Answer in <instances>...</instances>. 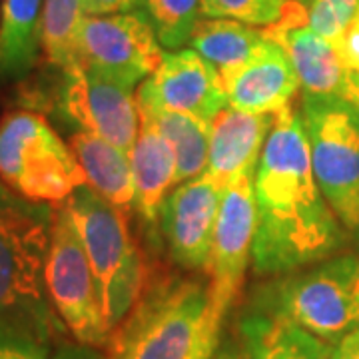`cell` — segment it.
Returning <instances> with one entry per match:
<instances>
[{
	"label": "cell",
	"instance_id": "25",
	"mask_svg": "<svg viewBox=\"0 0 359 359\" xmlns=\"http://www.w3.org/2000/svg\"><path fill=\"white\" fill-rule=\"evenodd\" d=\"M287 4L290 0H200V16L268 28L282 18Z\"/></svg>",
	"mask_w": 359,
	"mask_h": 359
},
{
	"label": "cell",
	"instance_id": "24",
	"mask_svg": "<svg viewBox=\"0 0 359 359\" xmlns=\"http://www.w3.org/2000/svg\"><path fill=\"white\" fill-rule=\"evenodd\" d=\"M144 11L164 50H180L190 44L200 18V0H144Z\"/></svg>",
	"mask_w": 359,
	"mask_h": 359
},
{
	"label": "cell",
	"instance_id": "2",
	"mask_svg": "<svg viewBox=\"0 0 359 359\" xmlns=\"http://www.w3.org/2000/svg\"><path fill=\"white\" fill-rule=\"evenodd\" d=\"M56 205L32 202L0 180V339L68 341L46 290Z\"/></svg>",
	"mask_w": 359,
	"mask_h": 359
},
{
	"label": "cell",
	"instance_id": "7",
	"mask_svg": "<svg viewBox=\"0 0 359 359\" xmlns=\"http://www.w3.org/2000/svg\"><path fill=\"white\" fill-rule=\"evenodd\" d=\"M313 176L335 216L359 226V108L341 96L304 94L299 106Z\"/></svg>",
	"mask_w": 359,
	"mask_h": 359
},
{
	"label": "cell",
	"instance_id": "31",
	"mask_svg": "<svg viewBox=\"0 0 359 359\" xmlns=\"http://www.w3.org/2000/svg\"><path fill=\"white\" fill-rule=\"evenodd\" d=\"M332 359H359V330L332 347Z\"/></svg>",
	"mask_w": 359,
	"mask_h": 359
},
{
	"label": "cell",
	"instance_id": "28",
	"mask_svg": "<svg viewBox=\"0 0 359 359\" xmlns=\"http://www.w3.org/2000/svg\"><path fill=\"white\" fill-rule=\"evenodd\" d=\"M335 52L339 56V62L346 70H359V14L353 22L347 26L346 32L334 44Z\"/></svg>",
	"mask_w": 359,
	"mask_h": 359
},
{
	"label": "cell",
	"instance_id": "23",
	"mask_svg": "<svg viewBox=\"0 0 359 359\" xmlns=\"http://www.w3.org/2000/svg\"><path fill=\"white\" fill-rule=\"evenodd\" d=\"M84 16V0H44L42 54L52 68L76 62V34Z\"/></svg>",
	"mask_w": 359,
	"mask_h": 359
},
{
	"label": "cell",
	"instance_id": "11",
	"mask_svg": "<svg viewBox=\"0 0 359 359\" xmlns=\"http://www.w3.org/2000/svg\"><path fill=\"white\" fill-rule=\"evenodd\" d=\"M256 170L245 172L226 186L210 256L204 268V276L212 285L216 302L226 311H230L231 304L238 297L245 269L252 266V248L256 231Z\"/></svg>",
	"mask_w": 359,
	"mask_h": 359
},
{
	"label": "cell",
	"instance_id": "21",
	"mask_svg": "<svg viewBox=\"0 0 359 359\" xmlns=\"http://www.w3.org/2000/svg\"><path fill=\"white\" fill-rule=\"evenodd\" d=\"M266 40L262 28L230 18L200 16L194 26L190 48L204 56L219 72V76L248 62L259 44Z\"/></svg>",
	"mask_w": 359,
	"mask_h": 359
},
{
	"label": "cell",
	"instance_id": "34",
	"mask_svg": "<svg viewBox=\"0 0 359 359\" xmlns=\"http://www.w3.org/2000/svg\"><path fill=\"white\" fill-rule=\"evenodd\" d=\"M297 2H302V4H306V6L309 4V0H297Z\"/></svg>",
	"mask_w": 359,
	"mask_h": 359
},
{
	"label": "cell",
	"instance_id": "27",
	"mask_svg": "<svg viewBox=\"0 0 359 359\" xmlns=\"http://www.w3.org/2000/svg\"><path fill=\"white\" fill-rule=\"evenodd\" d=\"M50 346L26 339H0V359H50Z\"/></svg>",
	"mask_w": 359,
	"mask_h": 359
},
{
	"label": "cell",
	"instance_id": "30",
	"mask_svg": "<svg viewBox=\"0 0 359 359\" xmlns=\"http://www.w3.org/2000/svg\"><path fill=\"white\" fill-rule=\"evenodd\" d=\"M50 359H110L108 353L102 351V347L86 346L80 341H65L60 346H56Z\"/></svg>",
	"mask_w": 359,
	"mask_h": 359
},
{
	"label": "cell",
	"instance_id": "10",
	"mask_svg": "<svg viewBox=\"0 0 359 359\" xmlns=\"http://www.w3.org/2000/svg\"><path fill=\"white\" fill-rule=\"evenodd\" d=\"M164 58L144 8L132 13L84 16L76 34V62L136 88Z\"/></svg>",
	"mask_w": 359,
	"mask_h": 359
},
{
	"label": "cell",
	"instance_id": "32",
	"mask_svg": "<svg viewBox=\"0 0 359 359\" xmlns=\"http://www.w3.org/2000/svg\"><path fill=\"white\" fill-rule=\"evenodd\" d=\"M212 359H250L248 358V353H245L244 346H242V341L240 344H236V341H222L219 347L216 349V353H214V358Z\"/></svg>",
	"mask_w": 359,
	"mask_h": 359
},
{
	"label": "cell",
	"instance_id": "6",
	"mask_svg": "<svg viewBox=\"0 0 359 359\" xmlns=\"http://www.w3.org/2000/svg\"><path fill=\"white\" fill-rule=\"evenodd\" d=\"M0 180L32 202L56 205L86 184V174L44 116L16 110L0 120Z\"/></svg>",
	"mask_w": 359,
	"mask_h": 359
},
{
	"label": "cell",
	"instance_id": "35",
	"mask_svg": "<svg viewBox=\"0 0 359 359\" xmlns=\"http://www.w3.org/2000/svg\"><path fill=\"white\" fill-rule=\"evenodd\" d=\"M355 233H358V244H359V226H358V230H355Z\"/></svg>",
	"mask_w": 359,
	"mask_h": 359
},
{
	"label": "cell",
	"instance_id": "18",
	"mask_svg": "<svg viewBox=\"0 0 359 359\" xmlns=\"http://www.w3.org/2000/svg\"><path fill=\"white\" fill-rule=\"evenodd\" d=\"M70 148L94 192L126 214L134 210L136 188L128 152L88 132H72Z\"/></svg>",
	"mask_w": 359,
	"mask_h": 359
},
{
	"label": "cell",
	"instance_id": "16",
	"mask_svg": "<svg viewBox=\"0 0 359 359\" xmlns=\"http://www.w3.org/2000/svg\"><path fill=\"white\" fill-rule=\"evenodd\" d=\"M273 122L276 116L250 114L230 106L224 108L212 122L205 172H210L224 186L245 172H254Z\"/></svg>",
	"mask_w": 359,
	"mask_h": 359
},
{
	"label": "cell",
	"instance_id": "20",
	"mask_svg": "<svg viewBox=\"0 0 359 359\" xmlns=\"http://www.w3.org/2000/svg\"><path fill=\"white\" fill-rule=\"evenodd\" d=\"M250 359H332V346L294 323L248 311L238 323Z\"/></svg>",
	"mask_w": 359,
	"mask_h": 359
},
{
	"label": "cell",
	"instance_id": "29",
	"mask_svg": "<svg viewBox=\"0 0 359 359\" xmlns=\"http://www.w3.org/2000/svg\"><path fill=\"white\" fill-rule=\"evenodd\" d=\"M144 8V0H84V13L88 16L132 13Z\"/></svg>",
	"mask_w": 359,
	"mask_h": 359
},
{
	"label": "cell",
	"instance_id": "17",
	"mask_svg": "<svg viewBox=\"0 0 359 359\" xmlns=\"http://www.w3.org/2000/svg\"><path fill=\"white\" fill-rule=\"evenodd\" d=\"M130 160L136 188L134 212L144 226L154 228L166 196L178 186V168L170 142L148 118H142Z\"/></svg>",
	"mask_w": 359,
	"mask_h": 359
},
{
	"label": "cell",
	"instance_id": "14",
	"mask_svg": "<svg viewBox=\"0 0 359 359\" xmlns=\"http://www.w3.org/2000/svg\"><path fill=\"white\" fill-rule=\"evenodd\" d=\"M264 36L287 54L304 94L313 96H341L346 88L347 72L339 62L335 46L320 36L309 26L308 6L290 0L283 16L276 25L262 28Z\"/></svg>",
	"mask_w": 359,
	"mask_h": 359
},
{
	"label": "cell",
	"instance_id": "26",
	"mask_svg": "<svg viewBox=\"0 0 359 359\" xmlns=\"http://www.w3.org/2000/svg\"><path fill=\"white\" fill-rule=\"evenodd\" d=\"M359 14V0H309V26L335 44Z\"/></svg>",
	"mask_w": 359,
	"mask_h": 359
},
{
	"label": "cell",
	"instance_id": "9",
	"mask_svg": "<svg viewBox=\"0 0 359 359\" xmlns=\"http://www.w3.org/2000/svg\"><path fill=\"white\" fill-rule=\"evenodd\" d=\"M58 74L56 116L72 132L94 134L130 154L142 122L134 90L80 62Z\"/></svg>",
	"mask_w": 359,
	"mask_h": 359
},
{
	"label": "cell",
	"instance_id": "4",
	"mask_svg": "<svg viewBox=\"0 0 359 359\" xmlns=\"http://www.w3.org/2000/svg\"><path fill=\"white\" fill-rule=\"evenodd\" d=\"M250 311L294 323L334 347L359 330V256L335 254L273 276L254 292Z\"/></svg>",
	"mask_w": 359,
	"mask_h": 359
},
{
	"label": "cell",
	"instance_id": "5",
	"mask_svg": "<svg viewBox=\"0 0 359 359\" xmlns=\"http://www.w3.org/2000/svg\"><path fill=\"white\" fill-rule=\"evenodd\" d=\"M62 204L76 226L96 280L104 321L112 334L124 321L146 287V264L126 212L106 202L88 184Z\"/></svg>",
	"mask_w": 359,
	"mask_h": 359
},
{
	"label": "cell",
	"instance_id": "3",
	"mask_svg": "<svg viewBox=\"0 0 359 359\" xmlns=\"http://www.w3.org/2000/svg\"><path fill=\"white\" fill-rule=\"evenodd\" d=\"M228 311L200 278L162 273L146 282L140 299L110 334V359H212Z\"/></svg>",
	"mask_w": 359,
	"mask_h": 359
},
{
	"label": "cell",
	"instance_id": "33",
	"mask_svg": "<svg viewBox=\"0 0 359 359\" xmlns=\"http://www.w3.org/2000/svg\"><path fill=\"white\" fill-rule=\"evenodd\" d=\"M341 98H346L351 104H355L359 108V70H349L347 72V80H346V88H344V94Z\"/></svg>",
	"mask_w": 359,
	"mask_h": 359
},
{
	"label": "cell",
	"instance_id": "12",
	"mask_svg": "<svg viewBox=\"0 0 359 359\" xmlns=\"http://www.w3.org/2000/svg\"><path fill=\"white\" fill-rule=\"evenodd\" d=\"M226 186L210 172L178 184L160 208V236L184 271H204Z\"/></svg>",
	"mask_w": 359,
	"mask_h": 359
},
{
	"label": "cell",
	"instance_id": "15",
	"mask_svg": "<svg viewBox=\"0 0 359 359\" xmlns=\"http://www.w3.org/2000/svg\"><path fill=\"white\" fill-rule=\"evenodd\" d=\"M228 106L250 114L278 116L292 106L299 76L292 60L271 40H264L254 56L222 76Z\"/></svg>",
	"mask_w": 359,
	"mask_h": 359
},
{
	"label": "cell",
	"instance_id": "8",
	"mask_svg": "<svg viewBox=\"0 0 359 359\" xmlns=\"http://www.w3.org/2000/svg\"><path fill=\"white\" fill-rule=\"evenodd\" d=\"M46 290L70 335L86 346L106 347V327L96 280L86 250L65 204H56L52 242L46 259Z\"/></svg>",
	"mask_w": 359,
	"mask_h": 359
},
{
	"label": "cell",
	"instance_id": "13",
	"mask_svg": "<svg viewBox=\"0 0 359 359\" xmlns=\"http://www.w3.org/2000/svg\"><path fill=\"white\" fill-rule=\"evenodd\" d=\"M140 110H174L212 124L228 108L219 72L192 48L166 50L154 74L136 90Z\"/></svg>",
	"mask_w": 359,
	"mask_h": 359
},
{
	"label": "cell",
	"instance_id": "19",
	"mask_svg": "<svg viewBox=\"0 0 359 359\" xmlns=\"http://www.w3.org/2000/svg\"><path fill=\"white\" fill-rule=\"evenodd\" d=\"M44 0H4L0 11V78L30 76L42 52Z\"/></svg>",
	"mask_w": 359,
	"mask_h": 359
},
{
	"label": "cell",
	"instance_id": "22",
	"mask_svg": "<svg viewBox=\"0 0 359 359\" xmlns=\"http://www.w3.org/2000/svg\"><path fill=\"white\" fill-rule=\"evenodd\" d=\"M140 116L154 122L156 128L170 142L176 156L178 184L204 174L210 158L212 124L174 110H140Z\"/></svg>",
	"mask_w": 359,
	"mask_h": 359
},
{
	"label": "cell",
	"instance_id": "1",
	"mask_svg": "<svg viewBox=\"0 0 359 359\" xmlns=\"http://www.w3.org/2000/svg\"><path fill=\"white\" fill-rule=\"evenodd\" d=\"M256 276H282L335 256L344 224L313 176L306 130L292 106L276 116L254 178Z\"/></svg>",
	"mask_w": 359,
	"mask_h": 359
}]
</instances>
